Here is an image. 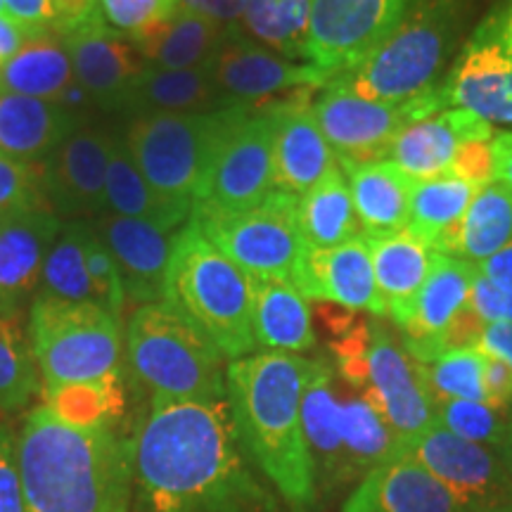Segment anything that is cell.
<instances>
[{
  "instance_id": "1",
  "label": "cell",
  "mask_w": 512,
  "mask_h": 512,
  "mask_svg": "<svg viewBox=\"0 0 512 512\" xmlns=\"http://www.w3.org/2000/svg\"><path fill=\"white\" fill-rule=\"evenodd\" d=\"M131 465L140 512H242L264 498L228 399H150L131 437Z\"/></svg>"
},
{
  "instance_id": "2",
  "label": "cell",
  "mask_w": 512,
  "mask_h": 512,
  "mask_svg": "<svg viewBox=\"0 0 512 512\" xmlns=\"http://www.w3.org/2000/svg\"><path fill=\"white\" fill-rule=\"evenodd\" d=\"M27 512H128L131 439L114 427H76L43 403L17 434Z\"/></svg>"
},
{
  "instance_id": "3",
  "label": "cell",
  "mask_w": 512,
  "mask_h": 512,
  "mask_svg": "<svg viewBox=\"0 0 512 512\" xmlns=\"http://www.w3.org/2000/svg\"><path fill=\"white\" fill-rule=\"evenodd\" d=\"M313 363L297 354L261 351L233 361L226 373L242 448L294 508H306L316 496V470L302 425Z\"/></svg>"
},
{
  "instance_id": "4",
  "label": "cell",
  "mask_w": 512,
  "mask_h": 512,
  "mask_svg": "<svg viewBox=\"0 0 512 512\" xmlns=\"http://www.w3.org/2000/svg\"><path fill=\"white\" fill-rule=\"evenodd\" d=\"M164 302L188 318L223 358L238 361L256 349L252 283L192 219L176 233Z\"/></svg>"
},
{
  "instance_id": "5",
  "label": "cell",
  "mask_w": 512,
  "mask_h": 512,
  "mask_svg": "<svg viewBox=\"0 0 512 512\" xmlns=\"http://www.w3.org/2000/svg\"><path fill=\"white\" fill-rule=\"evenodd\" d=\"M126 361L150 399H228L223 354L166 302L133 311L126 325Z\"/></svg>"
},
{
  "instance_id": "6",
  "label": "cell",
  "mask_w": 512,
  "mask_h": 512,
  "mask_svg": "<svg viewBox=\"0 0 512 512\" xmlns=\"http://www.w3.org/2000/svg\"><path fill=\"white\" fill-rule=\"evenodd\" d=\"M460 27L458 0H420L406 19L347 74H339L358 98L401 105L437 86Z\"/></svg>"
},
{
  "instance_id": "7",
  "label": "cell",
  "mask_w": 512,
  "mask_h": 512,
  "mask_svg": "<svg viewBox=\"0 0 512 512\" xmlns=\"http://www.w3.org/2000/svg\"><path fill=\"white\" fill-rule=\"evenodd\" d=\"M247 107L254 105L204 114H143L133 117L121 138L152 188L171 207L192 214L211 159Z\"/></svg>"
},
{
  "instance_id": "8",
  "label": "cell",
  "mask_w": 512,
  "mask_h": 512,
  "mask_svg": "<svg viewBox=\"0 0 512 512\" xmlns=\"http://www.w3.org/2000/svg\"><path fill=\"white\" fill-rule=\"evenodd\" d=\"M27 330L43 389L121 375V318L100 304L36 294Z\"/></svg>"
},
{
  "instance_id": "9",
  "label": "cell",
  "mask_w": 512,
  "mask_h": 512,
  "mask_svg": "<svg viewBox=\"0 0 512 512\" xmlns=\"http://www.w3.org/2000/svg\"><path fill=\"white\" fill-rule=\"evenodd\" d=\"M204 238L252 280H294L304 254L299 197L268 192L254 207L235 214L190 216Z\"/></svg>"
},
{
  "instance_id": "10",
  "label": "cell",
  "mask_w": 512,
  "mask_h": 512,
  "mask_svg": "<svg viewBox=\"0 0 512 512\" xmlns=\"http://www.w3.org/2000/svg\"><path fill=\"white\" fill-rule=\"evenodd\" d=\"M439 110H446L439 83L420 98L387 105L358 98L342 79H332L313 102L320 131L344 171L387 159L403 128L430 119Z\"/></svg>"
},
{
  "instance_id": "11",
  "label": "cell",
  "mask_w": 512,
  "mask_h": 512,
  "mask_svg": "<svg viewBox=\"0 0 512 512\" xmlns=\"http://www.w3.org/2000/svg\"><path fill=\"white\" fill-rule=\"evenodd\" d=\"M256 107V105H254ZM247 107L228 128L192 202L190 216L235 214L273 192V105Z\"/></svg>"
},
{
  "instance_id": "12",
  "label": "cell",
  "mask_w": 512,
  "mask_h": 512,
  "mask_svg": "<svg viewBox=\"0 0 512 512\" xmlns=\"http://www.w3.org/2000/svg\"><path fill=\"white\" fill-rule=\"evenodd\" d=\"M420 0H313L304 62L332 81L358 67Z\"/></svg>"
},
{
  "instance_id": "13",
  "label": "cell",
  "mask_w": 512,
  "mask_h": 512,
  "mask_svg": "<svg viewBox=\"0 0 512 512\" xmlns=\"http://www.w3.org/2000/svg\"><path fill=\"white\" fill-rule=\"evenodd\" d=\"M361 394L380 411L403 451L437 425L422 366L382 325H370Z\"/></svg>"
},
{
  "instance_id": "14",
  "label": "cell",
  "mask_w": 512,
  "mask_h": 512,
  "mask_svg": "<svg viewBox=\"0 0 512 512\" xmlns=\"http://www.w3.org/2000/svg\"><path fill=\"white\" fill-rule=\"evenodd\" d=\"M117 133L81 124L41 164L48 207L60 219L91 221L107 211V169Z\"/></svg>"
},
{
  "instance_id": "15",
  "label": "cell",
  "mask_w": 512,
  "mask_h": 512,
  "mask_svg": "<svg viewBox=\"0 0 512 512\" xmlns=\"http://www.w3.org/2000/svg\"><path fill=\"white\" fill-rule=\"evenodd\" d=\"M57 31L67 46L76 88L83 98L102 112H126L133 88L145 72L136 46L107 27L100 10Z\"/></svg>"
},
{
  "instance_id": "16",
  "label": "cell",
  "mask_w": 512,
  "mask_h": 512,
  "mask_svg": "<svg viewBox=\"0 0 512 512\" xmlns=\"http://www.w3.org/2000/svg\"><path fill=\"white\" fill-rule=\"evenodd\" d=\"M401 453L418 460L470 505L486 512H512V475L491 446L460 439L434 425Z\"/></svg>"
},
{
  "instance_id": "17",
  "label": "cell",
  "mask_w": 512,
  "mask_h": 512,
  "mask_svg": "<svg viewBox=\"0 0 512 512\" xmlns=\"http://www.w3.org/2000/svg\"><path fill=\"white\" fill-rule=\"evenodd\" d=\"M439 91L446 107L475 114L486 124L512 126V55L503 46L496 17L477 29Z\"/></svg>"
},
{
  "instance_id": "18",
  "label": "cell",
  "mask_w": 512,
  "mask_h": 512,
  "mask_svg": "<svg viewBox=\"0 0 512 512\" xmlns=\"http://www.w3.org/2000/svg\"><path fill=\"white\" fill-rule=\"evenodd\" d=\"M211 74L219 91L235 105H256L285 91H313L330 81L309 62H294L242 36V31H230L211 62Z\"/></svg>"
},
{
  "instance_id": "19",
  "label": "cell",
  "mask_w": 512,
  "mask_h": 512,
  "mask_svg": "<svg viewBox=\"0 0 512 512\" xmlns=\"http://www.w3.org/2000/svg\"><path fill=\"white\" fill-rule=\"evenodd\" d=\"M88 223L114 256L126 299L138 306L164 302L166 273H169L176 235L147 221L126 219L112 211H105Z\"/></svg>"
},
{
  "instance_id": "20",
  "label": "cell",
  "mask_w": 512,
  "mask_h": 512,
  "mask_svg": "<svg viewBox=\"0 0 512 512\" xmlns=\"http://www.w3.org/2000/svg\"><path fill=\"white\" fill-rule=\"evenodd\" d=\"M292 285L313 302H330L347 311L384 316L366 235L330 249H304Z\"/></svg>"
},
{
  "instance_id": "21",
  "label": "cell",
  "mask_w": 512,
  "mask_h": 512,
  "mask_svg": "<svg viewBox=\"0 0 512 512\" xmlns=\"http://www.w3.org/2000/svg\"><path fill=\"white\" fill-rule=\"evenodd\" d=\"M64 221L48 204L0 223V311L24 316L41 285L43 264Z\"/></svg>"
},
{
  "instance_id": "22",
  "label": "cell",
  "mask_w": 512,
  "mask_h": 512,
  "mask_svg": "<svg viewBox=\"0 0 512 512\" xmlns=\"http://www.w3.org/2000/svg\"><path fill=\"white\" fill-rule=\"evenodd\" d=\"M273 119V188L302 197L337 162L313 114L311 88L273 102Z\"/></svg>"
},
{
  "instance_id": "23",
  "label": "cell",
  "mask_w": 512,
  "mask_h": 512,
  "mask_svg": "<svg viewBox=\"0 0 512 512\" xmlns=\"http://www.w3.org/2000/svg\"><path fill=\"white\" fill-rule=\"evenodd\" d=\"M342 512H486L441 484L418 460L396 453L384 460L344 505Z\"/></svg>"
},
{
  "instance_id": "24",
  "label": "cell",
  "mask_w": 512,
  "mask_h": 512,
  "mask_svg": "<svg viewBox=\"0 0 512 512\" xmlns=\"http://www.w3.org/2000/svg\"><path fill=\"white\" fill-rule=\"evenodd\" d=\"M477 268L470 261L453 254H437L432 271L415 302L413 318L408 320L403 347L418 363H432L441 356V337L451 320L458 316L470 299V287Z\"/></svg>"
},
{
  "instance_id": "25",
  "label": "cell",
  "mask_w": 512,
  "mask_h": 512,
  "mask_svg": "<svg viewBox=\"0 0 512 512\" xmlns=\"http://www.w3.org/2000/svg\"><path fill=\"white\" fill-rule=\"evenodd\" d=\"M494 126L465 110H446L415 121L396 136L389 159L413 181L446 176L453 155L470 140H491Z\"/></svg>"
},
{
  "instance_id": "26",
  "label": "cell",
  "mask_w": 512,
  "mask_h": 512,
  "mask_svg": "<svg viewBox=\"0 0 512 512\" xmlns=\"http://www.w3.org/2000/svg\"><path fill=\"white\" fill-rule=\"evenodd\" d=\"M363 235H366L370 259H373L375 283L384 309L396 325L406 328L439 252L408 233L406 228Z\"/></svg>"
},
{
  "instance_id": "27",
  "label": "cell",
  "mask_w": 512,
  "mask_h": 512,
  "mask_svg": "<svg viewBox=\"0 0 512 512\" xmlns=\"http://www.w3.org/2000/svg\"><path fill=\"white\" fill-rule=\"evenodd\" d=\"M83 124L62 102H46L0 91V157L36 164Z\"/></svg>"
},
{
  "instance_id": "28",
  "label": "cell",
  "mask_w": 512,
  "mask_h": 512,
  "mask_svg": "<svg viewBox=\"0 0 512 512\" xmlns=\"http://www.w3.org/2000/svg\"><path fill=\"white\" fill-rule=\"evenodd\" d=\"M76 88L72 60L55 27L31 29L24 43L0 67V91L62 102Z\"/></svg>"
},
{
  "instance_id": "29",
  "label": "cell",
  "mask_w": 512,
  "mask_h": 512,
  "mask_svg": "<svg viewBox=\"0 0 512 512\" xmlns=\"http://www.w3.org/2000/svg\"><path fill=\"white\" fill-rule=\"evenodd\" d=\"M252 330L256 347L302 354L316 344L309 299L290 280H252Z\"/></svg>"
},
{
  "instance_id": "30",
  "label": "cell",
  "mask_w": 512,
  "mask_h": 512,
  "mask_svg": "<svg viewBox=\"0 0 512 512\" xmlns=\"http://www.w3.org/2000/svg\"><path fill=\"white\" fill-rule=\"evenodd\" d=\"M228 107H235V102L219 91L211 64L200 69L145 67L124 114H204Z\"/></svg>"
},
{
  "instance_id": "31",
  "label": "cell",
  "mask_w": 512,
  "mask_h": 512,
  "mask_svg": "<svg viewBox=\"0 0 512 512\" xmlns=\"http://www.w3.org/2000/svg\"><path fill=\"white\" fill-rule=\"evenodd\" d=\"M233 29L221 27L207 17L178 8V12L162 27L131 41L145 67L152 69H200L214 62Z\"/></svg>"
},
{
  "instance_id": "32",
  "label": "cell",
  "mask_w": 512,
  "mask_h": 512,
  "mask_svg": "<svg viewBox=\"0 0 512 512\" xmlns=\"http://www.w3.org/2000/svg\"><path fill=\"white\" fill-rule=\"evenodd\" d=\"M349 192L363 233L403 230L411 211L415 181L392 159L347 169Z\"/></svg>"
},
{
  "instance_id": "33",
  "label": "cell",
  "mask_w": 512,
  "mask_h": 512,
  "mask_svg": "<svg viewBox=\"0 0 512 512\" xmlns=\"http://www.w3.org/2000/svg\"><path fill=\"white\" fill-rule=\"evenodd\" d=\"M477 190L448 174L415 181L406 230L437 252L456 256L460 221Z\"/></svg>"
},
{
  "instance_id": "34",
  "label": "cell",
  "mask_w": 512,
  "mask_h": 512,
  "mask_svg": "<svg viewBox=\"0 0 512 512\" xmlns=\"http://www.w3.org/2000/svg\"><path fill=\"white\" fill-rule=\"evenodd\" d=\"M299 226L309 249H330L363 235L349 181L337 164L299 197Z\"/></svg>"
},
{
  "instance_id": "35",
  "label": "cell",
  "mask_w": 512,
  "mask_h": 512,
  "mask_svg": "<svg viewBox=\"0 0 512 512\" xmlns=\"http://www.w3.org/2000/svg\"><path fill=\"white\" fill-rule=\"evenodd\" d=\"M107 211L117 216H126V219L147 221L152 226L169 230V233H174L176 228L190 221V214L171 207L152 188L119 133L114 138L110 169H107Z\"/></svg>"
},
{
  "instance_id": "36",
  "label": "cell",
  "mask_w": 512,
  "mask_h": 512,
  "mask_svg": "<svg viewBox=\"0 0 512 512\" xmlns=\"http://www.w3.org/2000/svg\"><path fill=\"white\" fill-rule=\"evenodd\" d=\"M302 425L309 446L313 470L325 475L347 472L344 467L342 434H339V399L332 384V368L328 363H313L302 399Z\"/></svg>"
},
{
  "instance_id": "37",
  "label": "cell",
  "mask_w": 512,
  "mask_h": 512,
  "mask_svg": "<svg viewBox=\"0 0 512 512\" xmlns=\"http://www.w3.org/2000/svg\"><path fill=\"white\" fill-rule=\"evenodd\" d=\"M512 242V185L494 181L472 197L458 228L456 256L479 264Z\"/></svg>"
},
{
  "instance_id": "38",
  "label": "cell",
  "mask_w": 512,
  "mask_h": 512,
  "mask_svg": "<svg viewBox=\"0 0 512 512\" xmlns=\"http://www.w3.org/2000/svg\"><path fill=\"white\" fill-rule=\"evenodd\" d=\"M339 434L347 472L356 470L368 475L384 460L401 453L399 441L394 439L380 411L363 394L339 401Z\"/></svg>"
},
{
  "instance_id": "39",
  "label": "cell",
  "mask_w": 512,
  "mask_h": 512,
  "mask_svg": "<svg viewBox=\"0 0 512 512\" xmlns=\"http://www.w3.org/2000/svg\"><path fill=\"white\" fill-rule=\"evenodd\" d=\"M313 0H245L242 29L261 46L304 62Z\"/></svg>"
},
{
  "instance_id": "40",
  "label": "cell",
  "mask_w": 512,
  "mask_h": 512,
  "mask_svg": "<svg viewBox=\"0 0 512 512\" xmlns=\"http://www.w3.org/2000/svg\"><path fill=\"white\" fill-rule=\"evenodd\" d=\"M88 221H67L50 249L46 264H43L41 297L62 299V302H95V290L86 271V247Z\"/></svg>"
},
{
  "instance_id": "41",
  "label": "cell",
  "mask_w": 512,
  "mask_h": 512,
  "mask_svg": "<svg viewBox=\"0 0 512 512\" xmlns=\"http://www.w3.org/2000/svg\"><path fill=\"white\" fill-rule=\"evenodd\" d=\"M43 394L50 411L76 427H112L114 420L124 413L121 375L43 389Z\"/></svg>"
},
{
  "instance_id": "42",
  "label": "cell",
  "mask_w": 512,
  "mask_h": 512,
  "mask_svg": "<svg viewBox=\"0 0 512 512\" xmlns=\"http://www.w3.org/2000/svg\"><path fill=\"white\" fill-rule=\"evenodd\" d=\"M38 363L22 318L0 311V411L24 408L38 392Z\"/></svg>"
},
{
  "instance_id": "43",
  "label": "cell",
  "mask_w": 512,
  "mask_h": 512,
  "mask_svg": "<svg viewBox=\"0 0 512 512\" xmlns=\"http://www.w3.org/2000/svg\"><path fill=\"white\" fill-rule=\"evenodd\" d=\"M420 366L434 403L446 399L486 403L484 354L479 349L446 351L432 363H420Z\"/></svg>"
},
{
  "instance_id": "44",
  "label": "cell",
  "mask_w": 512,
  "mask_h": 512,
  "mask_svg": "<svg viewBox=\"0 0 512 512\" xmlns=\"http://www.w3.org/2000/svg\"><path fill=\"white\" fill-rule=\"evenodd\" d=\"M437 427L475 444L503 448L512 446V430L505 425L503 411L479 401L446 399L434 403Z\"/></svg>"
},
{
  "instance_id": "45",
  "label": "cell",
  "mask_w": 512,
  "mask_h": 512,
  "mask_svg": "<svg viewBox=\"0 0 512 512\" xmlns=\"http://www.w3.org/2000/svg\"><path fill=\"white\" fill-rule=\"evenodd\" d=\"M181 8V0H98L105 24L128 41H138L169 22Z\"/></svg>"
},
{
  "instance_id": "46",
  "label": "cell",
  "mask_w": 512,
  "mask_h": 512,
  "mask_svg": "<svg viewBox=\"0 0 512 512\" xmlns=\"http://www.w3.org/2000/svg\"><path fill=\"white\" fill-rule=\"evenodd\" d=\"M43 204L48 202L43 192L41 166L0 157V223Z\"/></svg>"
},
{
  "instance_id": "47",
  "label": "cell",
  "mask_w": 512,
  "mask_h": 512,
  "mask_svg": "<svg viewBox=\"0 0 512 512\" xmlns=\"http://www.w3.org/2000/svg\"><path fill=\"white\" fill-rule=\"evenodd\" d=\"M83 256H86V271L95 290V302H98L102 309H107L117 318H121L126 294L124 285H121L119 268L114 264V256L110 254V249L105 247V242H102L98 238V233L91 228V223H88Z\"/></svg>"
},
{
  "instance_id": "48",
  "label": "cell",
  "mask_w": 512,
  "mask_h": 512,
  "mask_svg": "<svg viewBox=\"0 0 512 512\" xmlns=\"http://www.w3.org/2000/svg\"><path fill=\"white\" fill-rule=\"evenodd\" d=\"M494 140V138H491ZM491 140H470L463 143L453 155V162L446 174L456 176L460 181L482 188L496 181V152Z\"/></svg>"
},
{
  "instance_id": "49",
  "label": "cell",
  "mask_w": 512,
  "mask_h": 512,
  "mask_svg": "<svg viewBox=\"0 0 512 512\" xmlns=\"http://www.w3.org/2000/svg\"><path fill=\"white\" fill-rule=\"evenodd\" d=\"M0 512H27L17 463V434L0 425Z\"/></svg>"
},
{
  "instance_id": "50",
  "label": "cell",
  "mask_w": 512,
  "mask_h": 512,
  "mask_svg": "<svg viewBox=\"0 0 512 512\" xmlns=\"http://www.w3.org/2000/svg\"><path fill=\"white\" fill-rule=\"evenodd\" d=\"M467 304L484 323H512V290L489 283L484 275L477 273L472 280Z\"/></svg>"
},
{
  "instance_id": "51",
  "label": "cell",
  "mask_w": 512,
  "mask_h": 512,
  "mask_svg": "<svg viewBox=\"0 0 512 512\" xmlns=\"http://www.w3.org/2000/svg\"><path fill=\"white\" fill-rule=\"evenodd\" d=\"M484 394L486 406H494L498 411L512 403V368L496 356L484 354Z\"/></svg>"
},
{
  "instance_id": "52",
  "label": "cell",
  "mask_w": 512,
  "mask_h": 512,
  "mask_svg": "<svg viewBox=\"0 0 512 512\" xmlns=\"http://www.w3.org/2000/svg\"><path fill=\"white\" fill-rule=\"evenodd\" d=\"M181 8L195 12L200 17H207L226 29L242 31L245 0H181Z\"/></svg>"
},
{
  "instance_id": "53",
  "label": "cell",
  "mask_w": 512,
  "mask_h": 512,
  "mask_svg": "<svg viewBox=\"0 0 512 512\" xmlns=\"http://www.w3.org/2000/svg\"><path fill=\"white\" fill-rule=\"evenodd\" d=\"M3 12L24 29L55 27V12L50 0H0Z\"/></svg>"
},
{
  "instance_id": "54",
  "label": "cell",
  "mask_w": 512,
  "mask_h": 512,
  "mask_svg": "<svg viewBox=\"0 0 512 512\" xmlns=\"http://www.w3.org/2000/svg\"><path fill=\"white\" fill-rule=\"evenodd\" d=\"M477 349L486 356H496L512 368V323H486Z\"/></svg>"
},
{
  "instance_id": "55",
  "label": "cell",
  "mask_w": 512,
  "mask_h": 512,
  "mask_svg": "<svg viewBox=\"0 0 512 512\" xmlns=\"http://www.w3.org/2000/svg\"><path fill=\"white\" fill-rule=\"evenodd\" d=\"M475 268L489 283L503 287V290H512V242L498 249L496 254H491L489 259L479 261Z\"/></svg>"
},
{
  "instance_id": "56",
  "label": "cell",
  "mask_w": 512,
  "mask_h": 512,
  "mask_svg": "<svg viewBox=\"0 0 512 512\" xmlns=\"http://www.w3.org/2000/svg\"><path fill=\"white\" fill-rule=\"evenodd\" d=\"M55 12V29L72 27L98 12V0H50Z\"/></svg>"
},
{
  "instance_id": "57",
  "label": "cell",
  "mask_w": 512,
  "mask_h": 512,
  "mask_svg": "<svg viewBox=\"0 0 512 512\" xmlns=\"http://www.w3.org/2000/svg\"><path fill=\"white\" fill-rule=\"evenodd\" d=\"M491 145L496 152V181L512 185V133H498Z\"/></svg>"
},
{
  "instance_id": "58",
  "label": "cell",
  "mask_w": 512,
  "mask_h": 512,
  "mask_svg": "<svg viewBox=\"0 0 512 512\" xmlns=\"http://www.w3.org/2000/svg\"><path fill=\"white\" fill-rule=\"evenodd\" d=\"M496 22H498V34H501V41L508 53L512 55V5L501 15H496Z\"/></svg>"
},
{
  "instance_id": "59",
  "label": "cell",
  "mask_w": 512,
  "mask_h": 512,
  "mask_svg": "<svg viewBox=\"0 0 512 512\" xmlns=\"http://www.w3.org/2000/svg\"><path fill=\"white\" fill-rule=\"evenodd\" d=\"M0 15H5V12H3V5H0Z\"/></svg>"
}]
</instances>
